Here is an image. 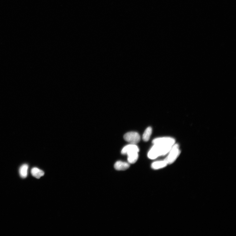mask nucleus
<instances>
[{"label":"nucleus","instance_id":"1","mask_svg":"<svg viewBox=\"0 0 236 236\" xmlns=\"http://www.w3.org/2000/svg\"><path fill=\"white\" fill-rule=\"evenodd\" d=\"M173 146L160 144H154L150 150L148 156L149 159H154L159 156L166 155Z\"/></svg>","mask_w":236,"mask_h":236},{"label":"nucleus","instance_id":"2","mask_svg":"<svg viewBox=\"0 0 236 236\" xmlns=\"http://www.w3.org/2000/svg\"><path fill=\"white\" fill-rule=\"evenodd\" d=\"M180 152L179 145L175 144L168 153V156L164 160L167 162L168 164H172L177 159Z\"/></svg>","mask_w":236,"mask_h":236},{"label":"nucleus","instance_id":"3","mask_svg":"<svg viewBox=\"0 0 236 236\" xmlns=\"http://www.w3.org/2000/svg\"><path fill=\"white\" fill-rule=\"evenodd\" d=\"M124 138L126 141L133 144L138 143L141 140L139 134L134 132H128L124 134Z\"/></svg>","mask_w":236,"mask_h":236},{"label":"nucleus","instance_id":"4","mask_svg":"<svg viewBox=\"0 0 236 236\" xmlns=\"http://www.w3.org/2000/svg\"><path fill=\"white\" fill-rule=\"evenodd\" d=\"M175 139L172 137H163L155 139L153 140L152 143L154 144H160L173 146L175 144Z\"/></svg>","mask_w":236,"mask_h":236},{"label":"nucleus","instance_id":"5","mask_svg":"<svg viewBox=\"0 0 236 236\" xmlns=\"http://www.w3.org/2000/svg\"><path fill=\"white\" fill-rule=\"evenodd\" d=\"M133 151H136L139 152V150L138 147L136 144H131L127 145L123 148L122 150L121 153L123 155H125L128 152Z\"/></svg>","mask_w":236,"mask_h":236},{"label":"nucleus","instance_id":"6","mask_svg":"<svg viewBox=\"0 0 236 236\" xmlns=\"http://www.w3.org/2000/svg\"><path fill=\"white\" fill-rule=\"evenodd\" d=\"M129 167V163L121 161L117 162L114 165V168L117 170L124 171L128 169Z\"/></svg>","mask_w":236,"mask_h":236},{"label":"nucleus","instance_id":"7","mask_svg":"<svg viewBox=\"0 0 236 236\" xmlns=\"http://www.w3.org/2000/svg\"><path fill=\"white\" fill-rule=\"evenodd\" d=\"M138 152L133 151L129 152L126 154L128 155V161L129 163L134 164L138 159Z\"/></svg>","mask_w":236,"mask_h":236},{"label":"nucleus","instance_id":"8","mask_svg":"<svg viewBox=\"0 0 236 236\" xmlns=\"http://www.w3.org/2000/svg\"><path fill=\"white\" fill-rule=\"evenodd\" d=\"M167 165V163L165 160L159 161L153 163L151 165V167L154 170H158L165 167Z\"/></svg>","mask_w":236,"mask_h":236},{"label":"nucleus","instance_id":"9","mask_svg":"<svg viewBox=\"0 0 236 236\" xmlns=\"http://www.w3.org/2000/svg\"><path fill=\"white\" fill-rule=\"evenodd\" d=\"M31 173L33 176L38 179L40 178L45 175V173L43 171L36 167L32 168Z\"/></svg>","mask_w":236,"mask_h":236},{"label":"nucleus","instance_id":"10","mask_svg":"<svg viewBox=\"0 0 236 236\" xmlns=\"http://www.w3.org/2000/svg\"><path fill=\"white\" fill-rule=\"evenodd\" d=\"M28 166L27 164H24L21 166L19 168L20 175L22 178H25L27 177Z\"/></svg>","mask_w":236,"mask_h":236},{"label":"nucleus","instance_id":"11","mask_svg":"<svg viewBox=\"0 0 236 236\" xmlns=\"http://www.w3.org/2000/svg\"><path fill=\"white\" fill-rule=\"evenodd\" d=\"M152 129L151 127H149L145 130L143 135L142 139L143 141L147 142L149 141L152 133Z\"/></svg>","mask_w":236,"mask_h":236}]
</instances>
